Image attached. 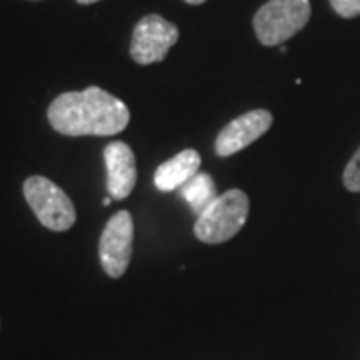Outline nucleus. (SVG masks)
Wrapping results in <instances>:
<instances>
[{
    "mask_svg": "<svg viewBox=\"0 0 360 360\" xmlns=\"http://www.w3.org/2000/svg\"><path fill=\"white\" fill-rule=\"evenodd\" d=\"M46 116L65 136H115L130 122L129 106L98 86L58 94Z\"/></svg>",
    "mask_w": 360,
    "mask_h": 360,
    "instance_id": "f257e3e1",
    "label": "nucleus"
},
{
    "mask_svg": "<svg viewBox=\"0 0 360 360\" xmlns=\"http://www.w3.org/2000/svg\"><path fill=\"white\" fill-rule=\"evenodd\" d=\"M250 200L243 191L231 188L217 196V200L196 217L194 236L206 245H220L234 238L246 224Z\"/></svg>",
    "mask_w": 360,
    "mask_h": 360,
    "instance_id": "f03ea898",
    "label": "nucleus"
},
{
    "mask_svg": "<svg viewBox=\"0 0 360 360\" xmlns=\"http://www.w3.org/2000/svg\"><path fill=\"white\" fill-rule=\"evenodd\" d=\"M310 14V0H269L252 20L258 42L281 46L309 25Z\"/></svg>",
    "mask_w": 360,
    "mask_h": 360,
    "instance_id": "7ed1b4c3",
    "label": "nucleus"
},
{
    "mask_svg": "<svg viewBox=\"0 0 360 360\" xmlns=\"http://www.w3.org/2000/svg\"><path fill=\"white\" fill-rule=\"evenodd\" d=\"M22 193L40 224L46 226L49 231L65 232L75 226L77 208L72 205L70 196L51 179L39 174L28 176L25 180Z\"/></svg>",
    "mask_w": 360,
    "mask_h": 360,
    "instance_id": "20e7f679",
    "label": "nucleus"
},
{
    "mask_svg": "<svg viewBox=\"0 0 360 360\" xmlns=\"http://www.w3.org/2000/svg\"><path fill=\"white\" fill-rule=\"evenodd\" d=\"M179 26L162 18L160 14H146L132 30L130 56L142 66L162 63L168 51L179 42Z\"/></svg>",
    "mask_w": 360,
    "mask_h": 360,
    "instance_id": "39448f33",
    "label": "nucleus"
},
{
    "mask_svg": "<svg viewBox=\"0 0 360 360\" xmlns=\"http://www.w3.org/2000/svg\"><path fill=\"white\" fill-rule=\"evenodd\" d=\"M132 240H134V222L129 210H118L106 222L101 234V264L110 278H120L132 258Z\"/></svg>",
    "mask_w": 360,
    "mask_h": 360,
    "instance_id": "423d86ee",
    "label": "nucleus"
},
{
    "mask_svg": "<svg viewBox=\"0 0 360 360\" xmlns=\"http://www.w3.org/2000/svg\"><path fill=\"white\" fill-rule=\"evenodd\" d=\"M272 127V115L264 108L250 110L246 115L231 120L224 129L220 130L214 141V153L220 158L236 155L243 148L257 142L264 132H269Z\"/></svg>",
    "mask_w": 360,
    "mask_h": 360,
    "instance_id": "0eeeda50",
    "label": "nucleus"
},
{
    "mask_svg": "<svg viewBox=\"0 0 360 360\" xmlns=\"http://www.w3.org/2000/svg\"><path fill=\"white\" fill-rule=\"evenodd\" d=\"M106 188L112 200H124L136 186V158L127 142L115 141L104 148Z\"/></svg>",
    "mask_w": 360,
    "mask_h": 360,
    "instance_id": "6e6552de",
    "label": "nucleus"
},
{
    "mask_svg": "<svg viewBox=\"0 0 360 360\" xmlns=\"http://www.w3.org/2000/svg\"><path fill=\"white\" fill-rule=\"evenodd\" d=\"M198 168H200V155L194 148H186L156 168L155 186L162 193L180 191L188 180L198 174Z\"/></svg>",
    "mask_w": 360,
    "mask_h": 360,
    "instance_id": "1a4fd4ad",
    "label": "nucleus"
},
{
    "mask_svg": "<svg viewBox=\"0 0 360 360\" xmlns=\"http://www.w3.org/2000/svg\"><path fill=\"white\" fill-rule=\"evenodd\" d=\"M180 196L186 200V205L191 206L194 214H202L208 206L212 205L217 200V184L210 174H205V172H198L196 176L188 180L182 188L179 191Z\"/></svg>",
    "mask_w": 360,
    "mask_h": 360,
    "instance_id": "9d476101",
    "label": "nucleus"
},
{
    "mask_svg": "<svg viewBox=\"0 0 360 360\" xmlns=\"http://www.w3.org/2000/svg\"><path fill=\"white\" fill-rule=\"evenodd\" d=\"M342 184L350 193H360V148L348 160L347 168L342 172Z\"/></svg>",
    "mask_w": 360,
    "mask_h": 360,
    "instance_id": "9b49d317",
    "label": "nucleus"
},
{
    "mask_svg": "<svg viewBox=\"0 0 360 360\" xmlns=\"http://www.w3.org/2000/svg\"><path fill=\"white\" fill-rule=\"evenodd\" d=\"M333 11L342 18H356L360 16V0H328Z\"/></svg>",
    "mask_w": 360,
    "mask_h": 360,
    "instance_id": "f8f14e48",
    "label": "nucleus"
},
{
    "mask_svg": "<svg viewBox=\"0 0 360 360\" xmlns=\"http://www.w3.org/2000/svg\"><path fill=\"white\" fill-rule=\"evenodd\" d=\"M186 4H193V6H198V4H205L206 0H184Z\"/></svg>",
    "mask_w": 360,
    "mask_h": 360,
    "instance_id": "ddd939ff",
    "label": "nucleus"
},
{
    "mask_svg": "<svg viewBox=\"0 0 360 360\" xmlns=\"http://www.w3.org/2000/svg\"><path fill=\"white\" fill-rule=\"evenodd\" d=\"M78 4H94V2H98V0H77Z\"/></svg>",
    "mask_w": 360,
    "mask_h": 360,
    "instance_id": "4468645a",
    "label": "nucleus"
},
{
    "mask_svg": "<svg viewBox=\"0 0 360 360\" xmlns=\"http://www.w3.org/2000/svg\"><path fill=\"white\" fill-rule=\"evenodd\" d=\"M110 202H112V196H106V198H104V200H103L104 206H108V205H110Z\"/></svg>",
    "mask_w": 360,
    "mask_h": 360,
    "instance_id": "2eb2a0df",
    "label": "nucleus"
}]
</instances>
